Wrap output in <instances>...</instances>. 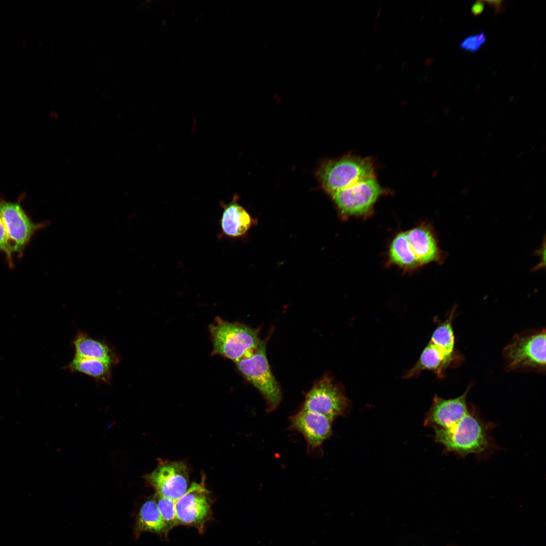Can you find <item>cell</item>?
<instances>
[{
  "mask_svg": "<svg viewBox=\"0 0 546 546\" xmlns=\"http://www.w3.org/2000/svg\"><path fill=\"white\" fill-rule=\"evenodd\" d=\"M112 366L108 362L74 355L66 369L71 372L80 373L97 381L109 384L112 378Z\"/></svg>",
  "mask_w": 546,
  "mask_h": 546,
  "instance_id": "17",
  "label": "cell"
},
{
  "mask_svg": "<svg viewBox=\"0 0 546 546\" xmlns=\"http://www.w3.org/2000/svg\"><path fill=\"white\" fill-rule=\"evenodd\" d=\"M0 251L6 255L9 263L12 265L13 245L8 237L5 226L0 217Z\"/></svg>",
  "mask_w": 546,
  "mask_h": 546,
  "instance_id": "23",
  "label": "cell"
},
{
  "mask_svg": "<svg viewBox=\"0 0 546 546\" xmlns=\"http://www.w3.org/2000/svg\"><path fill=\"white\" fill-rule=\"evenodd\" d=\"M410 248L420 266L432 262H443L445 255L438 246L434 232L428 226H420L405 232Z\"/></svg>",
  "mask_w": 546,
  "mask_h": 546,
  "instance_id": "13",
  "label": "cell"
},
{
  "mask_svg": "<svg viewBox=\"0 0 546 546\" xmlns=\"http://www.w3.org/2000/svg\"><path fill=\"white\" fill-rule=\"evenodd\" d=\"M177 525L195 527L201 530L211 515V502L204 481L193 483L176 500Z\"/></svg>",
  "mask_w": 546,
  "mask_h": 546,
  "instance_id": "8",
  "label": "cell"
},
{
  "mask_svg": "<svg viewBox=\"0 0 546 546\" xmlns=\"http://www.w3.org/2000/svg\"><path fill=\"white\" fill-rule=\"evenodd\" d=\"M456 307H454L447 318L439 323L433 331L430 342L449 354H455V339L452 322L455 317Z\"/></svg>",
  "mask_w": 546,
  "mask_h": 546,
  "instance_id": "20",
  "label": "cell"
},
{
  "mask_svg": "<svg viewBox=\"0 0 546 546\" xmlns=\"http://www.w3.org/2000/svg\"><path fill=\"white\" fill-rule=\"evenodd\" d=\"M377 12L376 13V15L375 19H374V20L375 21L378 19V18L379 17V16H380V14L381 13L382 7L381 6H378L377 7Z\"/></svg>",
  "mask_w": 546,
  "mask_h": 546,
  "instance_id": "26",
  "label": "cell"
},
{
  "mask_svg": "<svg viewBox=\"0 0 546 546\" xmlns=\"http://www.w3.org/2000/svg\"><path fill=\"white\" fill-rule=\"evenodd\" d=\"M239 371L257 388L266 403V411L276 410L280 404L282 393L272 375L266 354V343L260 341L254 354L236 362Z\"/></svg>",
  "mask_w": 546,
  "mask_h": 546,
  "instance_id": "4",
  "label": "cell"
},
{
  "mask_svg": "<svg viewBox=\"0 0 546 546\" xmlns=\"http://www.w3.org/2000/svg\"><path fill=\"white\" fill-rule=\"evenodd\" d=\"M485 3L483 1H478L474 3L471 8V12L474 16L480 15L484 11Z\"/></svg>",
  "mask_w": 546,
  "mask_h": 546,
  "instance_id": "24",
  "label": "cell"
},
{
  "mask_svg": "<svg viewBox=\"0 0 546 546\" xmlns=\"http://www.w3.org/2000/svg\"><path fill=\"white\" fill-rule=\"evenodd\" d=\"M0 217L14 251L21 253L33 234L44 223L33 222L19 203L8 202L0 197Z\"/></svg>",
  "mask_w": 546,
  "mask_h": 546,
  "instance_id": "10",
  "label": "cell"
},
{
  "mask_svg": "<svg viewBox=\"0 0 546 546\" xmlns=\"http://www.w3.org/2000/svg\"><path fill=\"white\" fill-rule=\"evenodd\" d=\"M213 354H219L236 363L250 357L260 340L255 329L239 323H230L217 317L209 326Z\"/></svg>",
  "mask_w": 546,
  "mask_h": 546,
  "instance_id": "2",
  "label": "cell"
},
{
  "mask_svg": "<svg viewBox=\"0 0 546 546\" xmlns=\"http://www.w3.org/2000/svg\"><path fill=\"white\" fill-rule=\"evenodd\" d=\"M433 59L427 58L425 60L424 63L426 66H429L433 62Z\"/></svg>",
  "mask_w": 546,
  "mask_h": 546,
  "instance_id": "27",
  "label": "cell"
},
{
  "mask_svg": "<svg viewBox=\"0 0 546 546\" xmlns=\"http://www.w3.org/2000/svg\"><path fill=\"white\" fill-rule=\"evenodd\" d=\"M486 37L484 32L467 36L460 42V48L466 52L476 53L485 43Z\"/></svg>",
  "mask_w": 546,
  "mask_h": 546,
  "instance_id": "22",
  "label": "cell"
},
{
  "mask_svg": "<svg viewBox=\"0 0 546 546\" xmlns=\"http://www.w3.org/2000/svg\"><path fill=\"white\" fill-rule=\"evenodd\" d=\"M384 193L374 177L361 180L332 194L340 212L347 216H363L371 211Z\"/></svg>",
  "mask_w": 546,
  "mask_h": 546,
  "instance_id": "7",
  "label": "cell"
},
{
  "mask_svg": "<svg viewBox=\"0 0 546 546\" xmlns=\"http://www.w3.org/2000/svg\"><path fill=\"white\" fill-rule=\"evenodd\" d=\"M470 388L469 386L462 395L454 398L446 399L436 395L427 414L425 425L441 429L453 426L468 413L467 398Z\"/></svg>",
  "mask_w": 546,
  "mask_h": 546,
  "instance_id": "12",
  "label": "cell"
},
{
  "mask_svg": "<svg viewBox=\"0 0 546 546\" xmlns=\"http://www.w3.org/2000/svg\"><path fill=\"white\" fill-rule=\"evenodd\" d=\"M409 20H410V19H409V18H407V19H406V20H405V22H404V25H407V23H408V22H409Z\"/></svg>",
  "mask_w": 546,
  "mask_h": 546,
  "instance_id": "30",
  "label": "cell"
},
{
  "mask_svg": "<svg viewBox=\"0 0 546 546\" xmlns=\"http://www.w3.org/2000/svg\"><path fill=\"white\" fill-rule=\"evenodd\" d=\"M333 421L323 415L301 408L290 417V429L303 436L309 454H318L324 441L332 434Z\"/></svg>",
  "mask_w": 546,
  "mask_h": 546,
  "instance_id": "11",
  "label": "cell"
},
{
  "mask_svg": "<svg viewBox=\"0 0 546 546\" xmlns=\"http://www.w3.org/2000/svg\"><path fill=\"white\" fill-rule=\"evenodd\" d=\"M145 479L154 488L157 495L174 500L181 497L189 488L188 468L181 462L161 461Z\"/></svg>",
  "mask_w": 546,
  "mask_h": 546,
  "instance_id": "9",
  "label": "cell"
},
{
  "mask_svg": "<svg viewBox=\"0 0 546 546\" xmlns=\"http://www.w3.org/2000/svg\"><path fill=\"white\" fill-rule=\"evenodd\" d=\"M366 50H365L364 51H363L362 54V56H363V54L365 55L366 54Z\"/></svg>",
  "mask_w": 546,
  "mask_h": 546,
  "instance_id": "32",
  "label": "cell"
},
{
  "mask_svg": "<svg viewBox=\"0 0 546 546\" xmlns=\"http://www.w3.org/2000/svg\"><path fill=\"white\" fill-rule=\"evenodd\" d=\"M348 406L343 389L331 377L325 376L307 393L302 408L334 421L338 417L344 416Z\"/></svg>",
  "mask_w": 546,
  "mask_h": 546,
  "instance_id": "6",
  "label": "cell"
},
{
  "mask_svg": "<svg viewBox=\"0 0 546 546\" xmlns=\"http://www.w3.org/2000/svg\"><path fill=\"white\" fill-rule=\"evenodd\" d=\"M496 425L485 421L479 410L469 403L468 413L449 428H434V440L444 446V453H453L464 458L473 454L485 458L498 448L491 436Z\"/></svg>",
  "mask_w": 546,
  "mask_h": 546,
  "instance_id": "1",
  "label": "cell"
},
{
  "mask_svg": "<svg viewBox=\"0 0 546 546\" xmlns=\"http://www.w3.org/2000/svg\"><path fill=\"white\" fill-rule=\"evenodd\" d=\"M320 175L324 188L333 194L374 177V170L370 159L349 156L327 163L321 168Z\"/></svg>",
  "mask_w": 546,
  "mask_h": 546,
  "instance_id": "5",
  "label": "cell"
},
{
  "mask_svg": "<svg viewBox=\"0 0 546 546\" xmlns=\"http://www.w3.org/2000/svg\"><path fill=\"white\" fill-rule=\"evenodd\" d=\"M379 22H378V21H376V22L375 23V24H374V29H377V27H378V26H379Z\"/></svg>",
  "mask_w": 546,
  "mask_h": 546,
  "instance_id": "28",
  "label": "cell"
},
{
  "mask_svg": "<svg viewBox=\"0 0 546 546\" xmlns=\"http://www.w3.org/2000/svg\"><path fill=\"white\" fill-rule=\"evenodd\" d=\"M483 2L493 8L495 14L501 13L504 10L503 1H483Z\"/></svg>",
  "mask_w": 546,
  "mask_h": 546,
  "instance_id": "25",
  "label": "cell"
},
{
  "mask_svg": "<svg viewBox=\"0 0 546 546\" xmlns=\"http://www.w3.org/2000/svg\"><path fill=\"white\" fill-rule=\"evenodd\" d=\"M389 256L392 263L404 268L413 269L420 266L410 248L405 232L398 233L393 239Z\"/></svg>",
  "mask_w": 546,
  "mask_h": 546,
  "instance_id": "19",
  "label": "cell"
},
{
  "mask_svg": "<svg viewBox=\"0 0 546 546\" xmlns=\"http://www.w3.org/2000/svg\"><path fill=\"white\" fill-rule=\"evenodd\" d=\"M222 207L220 224L222 234L232 238L244 235L251 225L249 214L234 198L228 204L222 203Z\"/></svg>",
  "mask_w": 546,
  "mask_h": 546,
  "instance_id": "16",
  "label": "cell"
},
{
  "mask_svg": "<svg viewBox=\"0 0 546 546\" xmlns=\"http://www.w3.org/2000/svg\"><path fill=\"white\" fill-rule=\"evenodd\" d=\"M461 359V357L457 353H448L429 342L422 351L418 361L405 373L403 378L417 377L423 370L432 371L438 378H442L446 369L451 365L457 364Z\"/></svg>",
  "mask_w": 546,
  "mask_h": 546,
  "instance_id": "14",
  "label": "cell"
},
{
  "mask_svg": "<svg viewBox=\"0 0 546 546\" xmlns=\"http://www.w3.org/2000/svg\"><path fill=\"white\" fill-rule=\"evenodd\" d=\"M509 371L545 370V331H533L515 335L503 351Z\"/></svg>",
  "mask_w": 546,
  "mask_h": 546,
  "instance_id": "3",
  "label": "cell"
},
{
  "mask_svg": "<svg viewBox=\"0 0 546 546\" xmlns=\"http://www.w3.org/2000/svg\"><path fill=\"white\" fill-rule=\"evenodd\" d=\"M72 343L75 356L98 359L112 365L119 360L116 352L104 341L93 338L84 332H78Z\"/></svg>",
  "mask_w": 546,
  "mask_h": 546,
  "instance_id": "15",
  "label": "cell"
},
{
  "mask_svg": "<svg viewBox=\"0 0 546 546\" xmlns=\"http://www.w3.org/2000/svg\"><path fill=\"white\" fill-rule=\"evenodd\" d=\"M406 62H406V61H405L404 62H403L402 63V65H401V68H404V67H405V66H406Z\"/></svg>",
  "mask_w": 546,
  "mask_h": 546,
  "instance_id": "29",
  "label": "cell"
},
{
  "mask_svg": "<svg viewBox=\"0 0 546 546\" xmlns=\"http://www.w3.org/2000/svg\"><path fill=\"white\" fill-rule=\"evenodd\" d=\"M156 503L167 531L177 526L176 500L157 494Z\"/></svg>",
  "mask_w": 546,
  "mask_h": 546,
  "instance_id": "21",
  "label": "cell"
},
{
  "mask_svg": "<svg viewBox=\"0 0 546 546\" xmlns=\"http://www.w3.org/2000/svg\"><path fill=\"white\" fill-rule=\"evenodd\" d=\"M145 531L157 534L168 531L159 511L156 501L149 499L142 506L137 517L135 532L140 534Z\"/></svg>",
  "mask_w": 546,
  "mask_h": 546,
  "instance_id": "18",
  "label": "cell"
},
{
  "mask_svg": "<svg viewBox=\"0 0 546 546\" xmlns=\"http://www.w3.org/2000/svg\"><path fill=\"white\" fill-rule=\"evenodd\" d=\"M398 52V49H397V51H396V52H395V55H394L395 56L396 55V54H397Z\"/></svg>",
  "mask_w": 546,
  "mask_h": 546,
  "instance_id": "33",
  "label": "cell"
},
{
  "mask_svg": "<svg viewBox=\"0 0 546 546\" xmlns=\"http://www.w3.org/2000/svg\"><path fill=\"white\" fill-rule=\"evenodd\" d=\"M424 17H425V16H424V15H422V17H421V18H420V22H422V21H423V19L424 18Z\"/></svg>",
  "mask_w": 546,
  "mask_h": 546,
  "instance_id": "31",
  "label": "cell"
}]
</instances>
